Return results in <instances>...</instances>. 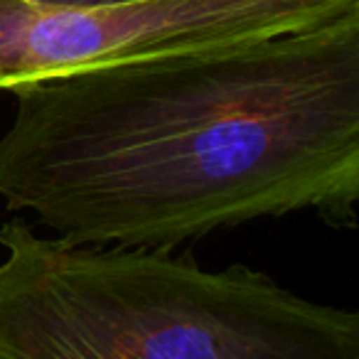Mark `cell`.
I'll return each mask as SVG.
<instances>
[{
	"instance_id": "obj_1",
	"label": "cell",
	"mask_w": 359,
	"mask_h": 359,
	"mask_svg": "<svg viewBox=\"0 0 359 359\" xmlns=\"http://www.w3.org/2000/svg\"><path fill=\"white\" fill-rule=\"evenodd\" d=\"M11 94L0 200L57 239L170 249L290 212L354 219L359 11Z\"/></svg>"
},
{
	"instance_id": "obj_3",
	"label": "cell",
	"mask_w": 359,
	"mask_h": 359,
	"mask_svg": "<svg viewBox=\"0 0 359 359\" xmlns=\"http://www.w3.org/2000/svg\"><path fill=\"white\" fill-rule=\"evenodd\" d=\"M354 11L359 0H0V91L165 52L305 30Z\"/></svg>"
},
{
	"instance_id": "obj_4",
	"label": "cell",
	"mask_w": 359,
	"mask_h": 359,
	"mask_svg": "<svg viewBox=\"0 0 359 359\" xmlns=\"http://www.w3.org/2000/svg\"><path fill=\"white\" fill-rule=\"evenodd\" d=\"M40 6H109V3H128V0H30Z\"/></svg>"
},
{
	"instance_id": "obj_2",
	"label": "cell",
	"mask_w": 359,
	"mask_h": 359,
	"mask_svg": "<svg viewBox=\"0 0 359 359\" xmlns=\"http://www.w3.org/2000/svg\"><path fill=\"white\" fill-rule=\"evenodd\" d=\"M0 359H359V315L246 266L0 229Z\"/></svg>"
}]
</instances>
